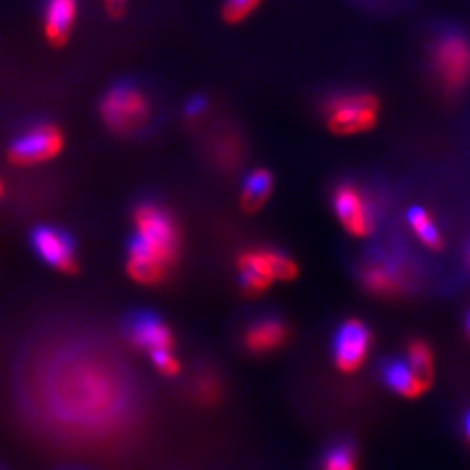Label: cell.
Listing matches in <instances>:
<instances>
[{
  "label": "cell",
  "mask_w": 470,
  "mask_h": 470,
  "mask_svg": "<svg viewBox=\"0 0 470 470\" xmlns=\"http://www.w3.org/2000/svg\"><path fill=\"white\" fill-rule=\"evenodd\" d=\"M323 470H357L355 453L348 445H340L329 451Z\"/></svg>",
  "instance_id": "obj_20"
},
{
  "label": "cell",
  "mask_w": 470,
  "mask_h": 470,
  "mask_svg": "<svg viewBox=\"0 0 470 470\" xmlns=\"http://www.w3.org/2000/svg\"><path fill=\"white\" fill-rule=\"evenodd\" d=\"M77 20V0H45L44 37L51 47H63Z\"/></svg>",
  "instance_id": "obj_10"
},
{
  "label": "cell",
  "mask_w": 470,
  "mask_h": 470,
  "mask_svg": "<svg viewBox=\"0 0 470 470\" xmlns=\"http://www.w3.org/2000/svg\"><path fill=\"white\" fill-rule=\"evenodd\" d=\"M408 365L416 378L430 389L434 384V357L429 345L422 340H413L408 345Z\"/></svg>",
  "instance_id": "obj_18"
},
{
  "label": "cell",
  "mask_w": 470,
  "mask_h": 470,
  "mask_svg": "<svg viewBox=\"0 0 470 470\" xmlns=\"http://www.w3.org/2000/svg\"><path fill=\"white\" fill-rule=\"evenodd\" d=\"M4 195V185H2V182H0V197Z\"/></svg>",
  "instance_id": "obj_25"
},
{
  "label": "cell",
  "mask_w": 470,
  "mask_h": 470,
  "mask_svg": "<svg viewBox=\"0 0 470 470\" xmlns=\"http://www.w3.org/2000/svg\"><path fill=\"white\" fill-rule=\"evenodd\" d=\"M274 190V176L268 169L258 167L247 175L239 197V205L245 215L258 213L268 203Z\"/></svg>",
  "instance_id": "obj_14"
},
{
  "label": "cell",
  "mask_w": 470,
  "mask_h": 470,
  "mask_svg": "<svg viewBox=\"0 0 470 470\" xmlns=\"http://www.w3.org/2000/svg\"><path fill=\"white\" fill-rule=\"evenodd\" d=\"M408 224L415 235L432 251H441L445 247V239L439 228L432 222L429 213L424 207L415 205L409 209Z\"/></svg>",
  "instance_id": "obj_17"
},
{
  "label": "cell",
  "mask_w": 470,
  "mask_h": 470,
  "mask_svg": "<svg viewBox=\"0 0 470 470\" xmlns=\"http://www.w3.org/2000/svg\"><path fill=\"white\" fill-rule=\"evenodd\" d=\"M467 327H469V335H470V315H469V321H467Z\"/></svg>",
  "instance_id": "obj_26"
},
{
  "label": "cell",
  "mask_w": 470,
  "mask_h": 470,
  "mask_svg": "<svg viewBox=\"0 0 470 470\" xmlns=\"http://www.w3.org/2000/svg\"><path fill=\"white\" fill-rule=\"evenodd\" d=\"M327 129L336 136H352L368 133L378 123L380 102L371 93L336 95L327 100Z\"/></svg>",
  "instance_id": "obj_3"
},
{
  "label": "cell",
  "mask_w": 470,
  "mask_h": 470,
  "mask_svg": "<svg viewBox=\"0 0 470 470\" xmlns=\"http://www.w3.org/2000/svg\"><path fill=\"white\" fill-rule=\"evenodd\" d=\"M129 342L135 347L154 350H171L173 335L171 329L154 314H138L129 321L127 327Z\"/></svg>",
  "instance_id": "obj_11"
},
{
  "label": "cell",
  "mask_w": 470,
  "mask_h": 470,
  "mask_svg": "<svg viewBox=\"0 0 470 470\" xmlns=\"http://www.w3.org/2000/svg\"><path fill=\"white\" fill-rule=\"evenodd\" d=\"M333 209L338 222L352 237L365 239L375 230V222L363 194L354 185H340L333 192Z\"/></svg>",
  "instance_id": "obj_7"
},
{
  "label": "cell",
  "mask_w": 470,
  "mask_h": 470,
  "mask_svg": "<svg viewBox=\"0 0 470 470\" xmlns=\"http://www.w3.org/2000/svg\"><path fill=\"white\" fill-rule=\"evenodd\" d=\"M363 283L371 293L378 296H392L397 295L403 287L401 274L395 266L387 264H375L369 265L363 272Z\"/></svg>",
  "instance_id": "obj_16"
},
{
  "label": "cell",
  "mask_w": 470,
  "mask_h": 470,
  "mask_svg": "<svg viewBox=\"0 0 470 470\" xmlns=\"http://www.w3.org/2000/svg\"><path fill=\"white\" fill-rule=\"evenodd\" d=\"M32 245L45 264L63 274H77V258L72 237L53 226H39L32 234Z\"/></svg>",
  "instance_id": "obj_8"
},
{
  "label": "cell",
  "mask_w": 470,
  "mask_h": 470,
  "mask_svg": "<svg viewBox=\"0 0 470 470\" xmlns=\"http://www.w3.org/2000/svg\"><path fill=\"white\" fill-rule=\"evenodd\" d=\"M167 268L169 266L161 260H157L154 255L145 251L144 247L131 241L127 255V274L133 281L145 286H155L165 279Z\"/></svg>",
  "instance_id": "obj_13"
},
{
  "label": "cell",
  "mask_w": 470,
  "mask_h": 470,
  "mask_svg": "<svg viewBox=\"0 0 470 470\" xmlns=\"http://www.w3.org/2000/svg\"><path fill=\"white\" fill-rule=\"evenodd\" d=\"M105 4V11L112 20H121L125 15V7H127V0H103Z\"/></svg>",
  "instance_id": "obj_22"
},
{
  "label": "cell",
  "mask_w": 470,
  "mask_h": 470,
  "mask_svg": "<svg viewBox=\"0 0 470 470\" xmlns=\"http://www.w3.org/2000/svg\"><path fill=\"white\" fill-rule=\"evenodd\" d=\"M435 75L450 91H458L470 81V42L462 34L441 35L432 49Z\"/></svg>",
  "instance_id": "obj_5"
},
{
  "label": "cell",
  "mask_w": 470,
  "mask_h": 470,
  "mask_svg": "<svg viewBox=\"0 0 470 470\" xmlns=\"http://www.w3.org/2000/svg\"><path fill=\"white\" fill-rule=\"evenodd\" d=\"M102 121L108 131L119 136L140 133L152 117V103L146 93L133 82H117L100 105Z\"/></svg>",
  "instance_id": "obj_1"
},
{
  "label": "cell",
  "mask_w": 470,
  "mask_h": 470,
  "mask_svg": "<svg viewBox=\"0 0 470 470\" xmlns=\"http://www.w3.org/2000/svg\"><path fill=\"white\" fill-rule=\"evenodd\" d=\"M133 222L136 228L133 243L165 265H173L180 255V230L173 216L155 203H142L133 211Z\"/></svg>",
  "instance_id": "obj_2"
},
{
  "label": "cell",
  "mask_w": 470,
  "mask_h": 470,
  "mask_svg": "<svg viewBox=\"0 0 470 470\" xmlns=\"http://www.w3.org/2000/svg\"><path fill=\"white\" fill-rule=\"evenodd\" d=\"M371 331L359 319H348L336 331L333 354L336 368L342 373H355L368 357Z\"/></svg>",
  "instance_id": "obj_6"
},
{
  "label": "cell",
  "mask_w": 470,
  "mask_h": 470,
  "mask_svg": "<svg viewBox=\"0 0 470 470\" xmlns=\"http://www.w3.org/2000/svg\"><path fill=\"white\" fill-rule=\"evenodd\" d=\"M150 357L157 371L163 373L164 376H176L180 373V363L171 354V350H154L150 352Z\"/></svg>",
  "instance_id": "obj_21"
},
{
  "label": "cell",
  "mask_w": 470,
  "mask_h": 470,
  "mask_svg": "<svg viewBox=\"0 0 470 470\" xmlns=\"http://www.w3.org/2000/svg\"><path fill=\"white\" fill-rule=\"evenodd\" d=\"M465 435H467V439L470 441V411L467 413V416H465Z\"/></svg>",
  "instance_id": "obj_24"
},
{
  "label": "cell",
  "mask_w": 470,
  "mask_h": 470,
  "mask_svg": "<svg viewBox=\"0 0 470 470\" xmlns=\"http://www.w3.org/2000/svg\"><path fill=\"white\" fill-rule=\"evenodd\" d=\"M205 108H207V103H205V98L203 96H195L186 105L185 114H186L188 119H199L205 114Z\"/></svg>",
  "instance_id": "obj_23"
},
{
  "label": "cell",
  "mask_w": 470,
  "mask_h": 470,
  "mask_svg": "<svg viewBox=\"0 0 470 470\" xmlns=\"http://www.w3.org/2000/svg\"><path fill=\"white\" fill-rule=\"evenodd\" d=\"M65 135L56 124H35L7 148V161L18 167L49 163L63 152Z\"/></svg>",
  "instance_id": "obj_4"
},
{
  "label": "cell",
  "mask_w": 470,
  "mask_h": 470,
  "mask_svg": "<svg viewBox=\"0 0 470 470\" xmlns=\"http://www.w3.org/2000/svg\"><path fill=\"white\" fill-rule=\"evenodd\" d=\"M264 0H224L222 20L228 25H239L247 20Z\"/></svg>",
  "instance_id": "obj_19"
},
{
  "label": "cell",
  "mask_w": 470,
  "mask_h": 470,
  "mask_svg": "<svg viewBox=\"0 0 470 470\" xmlns=\"http://www.w3.org/2000/svg\"><path fill=\"white\" fill-rule=\"evenodd\" d=\"M467 258H469V265H470V249H469V256H467Z\"/></svg>",
  "instance_id": "obj_27"
},
{
  "label": "cell",
  "mask_w": 470,
  "mask_h": 470,
  "mask_svg": "<svg viewBox=\"0 0 470 470\" xmlns=\"http://www.w3.org/2000/svg\"><path fill=\"white\" fill-rule=\"evenodd\" d=\"M287 326L277 317L256 321L245 333V345L251 354H266L283 347L287 340Z\"/></svg>",
  "instance_id": "obj_12"
},
{
  "label": "cell",
  "mask_w": 470,
  "mask_h": 470,
  "mask_svg": "<svg viewBox=\"0 0 470 470\" xmlns=\"http://www.w3.org/2000/svg\"><path fill=\"white\" fill-rule=\"evenodd\" d=\"M382 375L387 387L406 399H416L429 390L416 378L413 369L405 361H390L384 366Z\"/></svg>",
  "instance_id": "obj_15"
},
{
  "label": "cell",
  "mask_w": 470,
  "mask_h": 470,
  "mask_svg": "<svg viewBox=\"0 0 470 470\" xmlns=\"http://www.w3.org/2000/svg\"><path fill=\"white\" fill-rule=\"evenodd\" d=\"M239 281L245 295L256 296L275 283V251L251 249L237 258Z\"/></svg>",
  "instance_id": "obj_9"
}]
</instances>
